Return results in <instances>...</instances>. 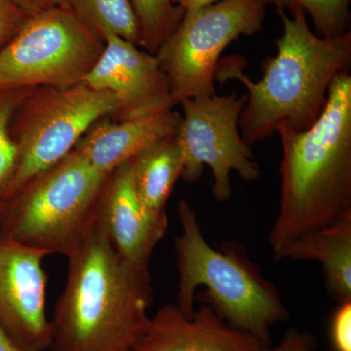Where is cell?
Listing matches in <instances>:
<instances>
[{"mask_svg": "<svg viewBox=\"0 0 351 351\" xmlns=\"http://www.w3.org/2000/svg\"><path fill=\"white\" fill-rule=\"evenodd\" d=\"M278 12L282 36L276 56L263 63L262 80L254 82L245 75L241 57L225 58L217 66L216 80H239L248 91L239 130L250 147L271 137L281 123L297 131L313 126L326 107L332 83L351 66V31L320 38L301 9L291 12L292 17Z\"/></svg>", "mask_w": 351, "mask_h": 351, "instance_id": "cell-1", "label": "cell"}, {"mask_svg": "<svg viewBox=\"0 0 351 351\" xmlns=\"http://www.w3.org/2000/svg\"><path fill=\"white\" fill-rule=\"evenodd\" d=\"M282 159L278 214L269 233L274 256L308 233L351 216V75L332 83L313 126H277Z\"/></svg>", "mask_w": 351, "mask_h": 351, "instance_id": "cell-2", "label": "cell"}, {"mask_svg": "<svg viewBox=\"0 0 351 351\" xmlns=\"http://www.w3.org/2000/svg\"><path fill=\"white\" fill-rule=\"evenodd\" d=\"M50 351H133L154 302L151 274L127 262L96 225L68 257Z\"/></svg>", "mask_w": 351, "mask_h": 351, "instance_id": "cell-3", "label": "cell"}, {"mask_svg": "<svg viewBox=\"0 0 351 351\" xmlns=\"http://www.w3.org/2000/svg\"><path fill=\"white\" fill-rule=\"evenodd\" d=\"M182 232L175 239L179 272L177 302L184 315L195 311L196 289L206 287L204 304L228 324L271 345V328L289 318L278 289L263 276L260 267L239 242H226L219 250L204 239L195 210L179 201Z\"/></svg>", "mask_w": 351, "mask_h": 351, "instance_id": "cell-4", "label": "cell"}, {"mask_svg": "<svg viewBox=\"0 0 351 351\" xmlns=\"http://www.w3.org/2000/svg\"><path fill=\"white\" fill-rule=\"evenodd\" d=\"M108 176L76 149L0 198V232L66 258L96 225Z\"/></svg>", "mask_w": 351, "mask_h": 351, "instance_id": "cell-5", "label": "cell"}, {"mask_svg": "<svg viewBox=\"0 0 351 351\" xmlns=\"http://www.w3.org/2000/svg\"><path fill=\"white\" fill-rule=\"evenodd\" d=\"M117 108L112 94L83 82L68 86L34 88L11 122L17 164L3 196L61 161L92 126L112 117Z\"/></svg>", "mask_w": 351, "mask_h": 351, "instance_id": "cell-6", "label": "cell"}, {"mask_svg": "<svg viewBox=\"0 0 351 351\" xmlns=\"http://www.w3.org/2000/svg\"><path fill=\"white\" fill-rule=\"evenodd\" d=\"M269 0H221L184 11L156 57L175 105L216 94V71L223 51L241 36L263 29Z\"/></svg>", "mask_w": 351, "mask_h": 351, "instance_id": "cell-7", "label": "cell"}, {"mask_svg": "<svg viewBox=\"0 0 351 351\" xmlns=\"http://www.w3.org/2000/svg\"><path fill=\"white\" fill-rule=\"evenodd\" d=\"M104 48L105 40L68 6L36 14L0 49V88L60 87L82 82Z\"/></svg>", "mask_w": 351, "mask_h": 351, "instance_id": "cell-8", "label": "cell"}, {"mask_svg": "<svg viewBox=\"0 0 351 351\" xmlns=\"http://www.w3.org/2000/svg\"><path fill=\"white\" fill-rule=\"evenodd\" d=\"M246 101L247 95L233 92L181 103L184 112L178 138L184 154L182 178L188 182L198 181L204 166H209L213 175L212 195L219 202L232 197V172L247 182L256 181L262 174L239 130Z\"/></svg>", "mask_w": 351, "mask_h": 351, "instance_id": "cell-9", "label": "cell"}, {"mask_svg": "<svg viewBox=\"0 0 351 351\" xmlns=\"http://www.w3.org/2000/svg\"><path fill=\"white\" fill-rule=\"evenodd\" d=\"M46 256L0 232V325L24 351H47L52 343L45 311Z\"/></svg>", "mask_w": 351, "mask_h": 351, "instance_id": "cell-10", "label": "cell"}, {"mask_svg": "<svg viewBox=\"0 0 351 351\" xmlns=\"http://www.w3.org/2000/svg\"><path fill=\"white\" fill-rule=\"evenodd\" d=\"M83 82L114 96L115 121L143 119L176 107L156 55L119 36L105 39L103 53Z\"/></svg>", "mask_w": 351, "mask_h": 351, "instance_id": "cell-11", "label": "cell"}, {"mask_svg": "<svg viewBox=\"0 0 351 351\" xmlns=\"http://www.w3.org/2000/svg\"><path fill=\"white\" fill-rule=\"evenodd\" d=\"M96 223L124 260L149 269L152 253L167 232L168 217L166 211H152L140 199L129 160L108 176Z\"/></svg>", "mask_w": 351, "mask_h": 351, "instance_id": "cell-12", "label": "cell"}, {"mask_svg": "<svg viewBox=\"0 0 351 351\" xmlns=\"http://www.w3.org/2000/svg\"><path fill=\"white\" fill-rule=\"evenodd\" d=\"M263 345L203 304L191 316L168 304L149 318L135 351H258Z\"/></svg>", "mask_w": 351, "mask_h": 351, "instance_id": "cell-13", "label": "cell"}, {"mask_svg": "<svg viewBox=\"0 0 351 351\" xmlns=\"http://www.w3.org/2000/svg\"><path fill=\"white\" fill-rule=\"evenodd\" d=\"M181 123L182 114L174 110L125 121L101 119L75 149L97 170L110 175L152 145L178 134Z\"/></svg>", "mask_w": 351, "mask_h": 351, "instance_id": "cell-14", "label": "cell"}, {"mask_svg": "<svg viewBox=\"0 0 351 351\" xmlns=\"http://www.w3.org/2000/svg\"><path fill=\"white\" fill-rule=\"evenodd\" d=\"M274 258L316 261L332 297L338 302L351 301V216L295 239Z\"/></svg>", "mask_w": 351, "mask_h": 351, "instance_id": "cell-15", "label": "cell"}, {"mask_svg": "<svg viewBox=\"0 0 351 351\" xmlns=\"http://www.w3.org/2000/svg\"><path fill=\"white\" fill-rule=\"evenodd\" d=\"M131 165L140 199L152 211H165L167 201L184 169V154L178 134L145 149L131 159Z\"/></svg>", "mask_w": 351, "mask_h": 351, "instance_id": "cell-16", "label": "cell"}, {"mask_svg": "<svg viewBox=\"0 0 351 351\" xmlns=\"http://www.w3.org/2000/svg\"><path fill=\"white\" fill-rule=\"evenodd\" d=\"M66 6L104 40L119 36L141 47L140 25L131 0H66Z\"/></svg>", "mask_w": 351, "mask_h": 351, "instance_id": "cell-17", "label": "cell"}, {"mask_svg": "<svg viewBox=\"0 0 351 351\" xmlns=\"http://www.w3.org/2000/svg\"><path fill=\"white\" fill-rule=\"evenodd\" d=\"M131 3L140 25L141 48L156 55L184 12L172 0H131Z\"/></svg>", "mask_w": 351, "mask_h": 351, "instance_id": "cell-18", "label": "cell"}, {"mask_svg": "<svg viewBox=\"0 0 351 351\" xmlns=\"http://www.w3.org/2000/svg\"><path fill=\"white\" fill-rule=\"evenodd\" d=\"M351 0H269L279 10L301 9L309 16L320 38H338L350 29Z\"/></svg>", "mask_w": 351, "mask_h": 351, "instance_id": "cell-19", "label": "cell"}, {"mask_svg": "<svg viewBox=\"0 0 351 351\" xmlns=\"http://www.w3.org/2000/svg\"><path fill=\"white\" fill-rule=\"evenodd\" d=\"M34 88H0V198L12 180L17 164V147L11 135V122L17 108Z\"/></svg>", "mask_w": 351, "mask_h": 351, "instance_id": "cell-20", "label": "cell"}, {"mask_svg": "<svg viewBox=\"0 0 351 351\" xmlns=\"http://www.w3.org/2000/svg\"><path fill=\"white\" fill-rule=\"evenodd\" d=\"M332 351H351V301L339 302L330 322Z\"/></svg>", "mask_w": 351, "mask_h": 351, "instance_id": "cell-21", "label": "cell"}, {"mask_svg": "<svg viewBox=\"0 0 351 351\" xmlns=\"http://www.w3.org/2000/svg\"><path fill=\"white\" fill-rule=\"evenodd\" d=\"M29 18L11 0H0V49L19 34Z\"/></svg>", "mask_w": 351, "mask_h": 351, "instance_id": "cell-22", "label": "cell"}, {"mask_svg": "<svg viewBox=\"0 0 351 351\" xmlns=\"http://www.w3.org/2000/svg\"><path fill=\"white\" fill-rule=\"evenodd\" d=\"M317 339L311 332L289 328L277 346H263L258 351H315Z\"/></svg>", "mask_w": 351, "mask_h": 351, "instance_id": "cell-23", "label": "cell"}, {"mask_svg": "<svg viewBox=\"0 0 351 351\" xmlns=\"http://www.w3.org/2000/svg\"><path fill=\"white\" fill-rule=\"evenodd\" d=\"M11 1L29 17L55 7L66 5V0H11Z\"/></svg>", "mask_w": 351, "mask_h": 351, "instance_id": "cell-24", "label": "cell"}, {"mask_svg": "<svg viewBox=\"0 0 351 351\" xmlns=\"http://www.w3.org/2000/svg\"><path fill=\"white\" fill-rule=\"evenodd\" d=\"M219 1H221V0H172L173 4L181 8L184 12L210 5V4Z\"/></svg>", "mask_w": 351, "mask_h": 351, "instance_id": "cell-25", "label": "cell"}, {"mask_svg": "<svg viewBox=\"0 0 351 351\" xmlns=\"http://www.w3.org/2000/svg\"><path fill=\"white\" fill-rule=\"evenodd\" d=\"M0 351H24L9 337L1 325H0Z\"/></svg>", "mask_w": 351, "mask_h": 351, "instance_id": "cell-26", "label": "cell"}, {"mask_svg": "<svg viewBox=\"0 0 351 351\" xmlns=\"http://www.w3.org/2000/svg\"><path fill=\"white\" fill-rule=\"evenodd\" d=\"M133 351H135V350H133Z\"/></svg>", "mask_w": 351, "mask_h": 351, "instance_id": "cell-27", "label": "cell"}]
</instances>
